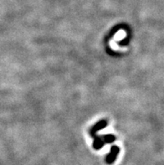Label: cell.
<instances>
[{
  "label": "cell",
  "instance_id": "6da1fadb",
  "mask_svg": "<svg viewBox=\"0 0 164 165\" xmlns=\"http://www.w3.org/2000/svg\"><path fill=\"white\" fill-rule=\"evenodd\" d=\"M119 152H120L119 147L117 146V145H113L112 147L111 148L110 153H108L106 158V164H112L113 163L115 162L116 159H117Z\"/></svg>",
  "mask_w": 164,
  "mask_h": 165
},
{
  "label": "cell",
  "instance_id": "7a4b0ae2",
  "mask_svg": "<svg viewBox=\"0 0 164 165\" xmlns=\"http://www.w3.org/2000/svg\"><path fill=\"white\" fill-rule=\"evenodd\" d=\"M106 126H107V121L106 120H101L100 122H98L97 123L95 124L94 127H92V128L90 130V134L94 138L95 136H96L97 132H99L101 129H104Z\"/></svg>",
  "mask_w": 164,
  "mask_h": 165
},
{
  "label": "cell",
  "instance_id": "3957f363",
  "mask_svg": "<svg viewBox=\"0 0 164 165\" xmlns=\"http://www.w3.org/2000/svg\"><path fill=\"white\" fill-rule=\"evenodd\" d=\"M105 144H106V143H104V141H103V139L101 138V136H95V137H94L93 148H94L95 149H101V148H102V147Z\"/></svg>",
  "mask_w": 164,
  "mask_h": 165
},
{
  "label": "cell",
  "instance_id": "277c9868",
  "mask_svg": "<svg viewBox=\"0 0 164 165\" xmlns=\"http://www.w3.org/2000/svg\"><path fill=\"white\" fill-rule=\"evenodd\" d=\"M101 138L103 139L105 143H113L116 140V137L112 134L103 135V136H101Z\"/></svg>",
  "mask_w": 164,
  "mask_h": 165
}]
</instances>
